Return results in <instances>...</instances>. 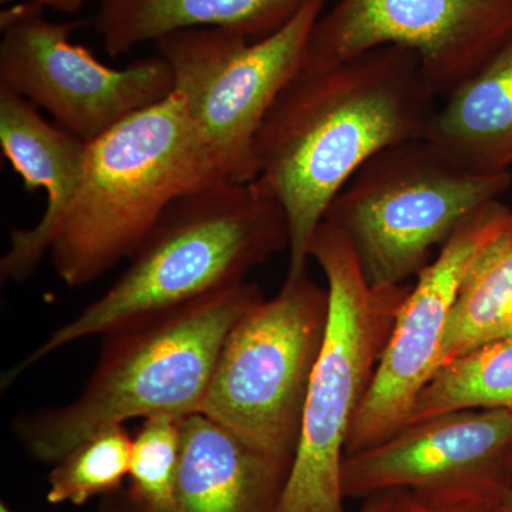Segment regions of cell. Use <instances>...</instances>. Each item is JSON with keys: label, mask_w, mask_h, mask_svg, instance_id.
I'll return each instance as SVG.
<instances>
[{"label": "cell", "mask_w": 512, "mask_h": 512, "mask_svg": "<svg viewBox=\"0 0 512 512\" xmlns=\"http://www.w3.org/2000/svg\"><path fill=\"white\" fill-rule=\"evenodd\" d=\"M419 56L382 46L286 84L255 138L256 180L284 208L286 278L306 274L309 247L330 202L366 161L429 137L439 107Z\"/></svg>", "instance_id": "1"}, {"label": "cell", "mask_w": 512, "mask_h": 512, "mask_svg": "<svg viewBox=\"0 0 512 512\" xmlns=\"http://www.w3.org/2000/svg\"><path fill=\"white\" fill-rule=\"evenodd\" d=\"M288 248L284 208L258 180L224 178L188 192L164 211L123 275L13 366L2 387L79 340L244 284L251 269Z\"/></svg>", "instance_id": "2"}, {"label": "cell", "mask_w": 512, "mask_h": 512, "mask_svg": "<svg viewBox=\"0 0 512 512\" xmlns=\"http://www.w3.org/2000/svg\"><path fill=\"white\" fill-rule=\"evenodd\" d=\"M262 298L244 282L111 330L73 402L16 420L20 443L35 460L56 464L107 427L200 412L229 330Z\"/></svg>", "instance_id": "3"}, {"label": "cell", "mask_w": 512, "mask_h": 512, "mask_svg": "<svg viewBox=\"0 0 512 512\" xmlns=\"http://www.w3.org/2000/svg\"><path fill=\"white\" fill-rule=\"evenodd\" d=\"M224 180L174 93L96 141L79 190L53 232L49 255L70 288L92 284L130 259L164 211Z\"/></svg>", "instance_id": "4"}, {"label": "cell", "mask_w": 512, "mask_h": 512, "mask_svg": "<svg viewBox=\"0 0 512 512\" xmlns=\"http://www.w3.org/2000/svg\"><path fill=\"white\" fill-rule=\"evenodd\" d=\"M309 258L325 275L329 318L276 512H346L342 468L350 430L412 286L372 288L348 241L325 221L313 235Z\"/></svg>", "instance_id": "5"}, {"label": "cell", "mask_w": 512, "mask_h": 512, "mask_svg": "<svg viewBox=\"0 0 512 512\" xmlns=\"http://www.w3.org/2000/svg\"><path fill=\"white\" fill-rule=\"evenodd\" d=\"M512 185V173L480 175L431 141H406L366 161L330 202L328 222L352 248L367 284L402 286L434 249Z\"/></svg>", "instance_id": "6"}, {"label": "cell", "mask_w": 512, "mask_h": 512, "mask_svg": "<svg viewBox=\"0 0 512 512\" xmlns=\"http://www.w3.org/2000/svg\"><path fill=\"white\" fill-rule=\"evenodd\" d=\"M328 318V289L306 274L286 278L229 330L198 413L292 464Z\"/></svg>", "instance_id": "7"}, {"label": "cell", "mask_w": 512, "mask_h": 512, "mask_svg": "<svg viewBox=\"0 0 512 512\" xmlns=\"http://www.w3.org/2000/svg\"><path fill=\"white\" fill-rule=\"evenodd\" d=\"M323 6L320 0L309 3L284 28L258 40L198 28L154 42L173 70V93L227 180H256V134L286 84L301 72Z\"/></svg>", "instance_id": "8"}, {"label": "cell", "mask_w": 512, "mask_h": 512, "mask_svg": "<svg viewBox=\"0 0 512 512\" xmlns=\"http://www.w3.org/2000/svg\"><path fill=\"white\" fill-rule=\"evenodd\" d=\"M80 23L53 22L36 3L0 13V87L47 111L57 126L93 143L137 111L174 92L160 55L113 69L72 42Z\"/></svg>", "instance_id": "9"}, {"label": "cell", "mask_w": 512, "mask_h": 512, "mask_svg": "<svg viewBox=\"0 0 512 512\" xmlns=\"http://www.w3.org/2000/svg\"><path fill=\"white\" fill-rule=\"evenodd\" d=\"M512 36V0H338L313 26L302 69H326L382 46L419 56L444 99Z\"/></svg>", "instance_id": "10"}, {"label": "cell", "mask_w": 512, "mask_h": 512, "mask_svg": "<svg viewBox=\"0 0 512 512\" xmlns=\"http://www.w3.org/2000/svg\"><path fill=\"white\" fill-rule=\"evenodd\" d=\"M511 215L503 202H488L417 275L350 430L346 456L383 443L409 423L417 396L439 369L448 320L468 269Z\"/></svg>", "instance_id": "11"}, {"label": "cell", "mask_w": 512, "mask_h": 512, "mask_svg": "<svg viewBox=\"0 0 512 512\" xmlns=\"http://www.w3.org/2000/svg\"><path fill=\"white\" fill-rule=\"evenodd\" d=\"M512 412L458 410L407 424L383 443L343 460L346 498L406 490L424 498L507 500Z\"/></svg>", "instance_id": "12"}, {"label": "cell", "mask_w": 512, "mask_h": 512, "mask_svg": "<svg viewBox=\"0 0 512 512\" xmlns=\"http://www.w3.org/2000/svg\"><path fill=\"white\" fill-rule=\"evenodd\" d=\"M89 143L50 123L35 104L0 87V148L25 190L42 188L46 210L32 228L13 229L10 248L0 261V278L25 282L49 254L53 232L72 204L82 181Z\"/></svg>", "instance_id": "13"}, {"label": "cell", "mask_w": 512, "mask_h": 512, "mask_svg": "<svg viewBox=\"0 0 512 512\" xmlns=\"http://www.w3.org/2000/svg\"><path fill=\"white\" fill-rule=\"evenodd\" d=\"M291 466L210 417L188 414L181 417L173 503L161 512H276ZM101 512L141 511L111 494Z\"/></svg>", "instance_id": "14"}, {"label": "cell", "mask_w": 512, "mask_h": 512, "mask_svg": "<svg viewBox=\"0 0 512 512\" xmlns=\"http://www.w3.org/2000/svg\"><path fill=\"white\" fill-rule=\"evenodd\" d=\"M312 2L318 0H101L94 28L104 50L119 57L184 29H221L262 39L284 28Z\"/></svg>", "instance_id": "15"}, {"label": "cell", "mask_w": 512, "mask_h": 512, "mask_svg": "<svg viewBox=\"0 0 512 512\" xmlns=\"http://www.w3.org/2000/svg\"><path fill=\"white\" fill-rule=\"evenodd\" d=\"M427 140L470 173H510L512 36L466 82L441 99Z\"/></svg>", "instance_id": "16"}, {"label": "cell", "mask_w": 512, "mask_h": 512, "mask_svg": "<svg viewBox=\"0 0 512 512\" xmlns=\"http://www.w3.org/2000/svg\"><path fill=\"white\" fill-rule=\"evenodd\" d=\"M508 338H512V215L468 269L448 320L439 369Z\"/></svg>", "instance_id": "17"}, {"label": "cell", "mask_w": 512, "mask_h": 512, "mask_svg": "<svg viewBox=\"0 0 512 512\" xmlns=\"http://www.w3.org/2000/svg\"><path fill=\"white\" fill-rule=\"evenodd\" d=\"M477 409L512 412V338L481 346L441 366L417 396L409 423Z\"/></svg>", "instance_id": "18"}, {"label": "cell", "mask_w": 512, "mask_h": 512, "mask_svg": "<svg viewBox=\"0 0 512 512\" xmlns=\"http://www.w3.org/2000/svg\"><path fill=\"white\" fill-rule=\"evenodd\" d=\"M131 451L133 436L124 424L87 437L55 464L49 474L47 503L83 505L117 493L130 474Z\"/></svg>", "instance_id": "19"}, {"label": "cell", "mask_w": 512, "mask_h": 512, "mask_svg": "<svg viewBox=\"0 0 512 512\" xmlns=\"http://www.w3.org/2000/svg\"><path fill=\"white\" fill-rule=\"evenodd\" d=\"M180 456L181 417L157 414L143 419L133 437L130 485L114 495L137 511L167 510L173 503Z\"/></svg>", "instance_id": "20"}, {"label": "cell", "mask_w": 512, "mask_h": 512, "mask_svg": "<svg viewBox=\"0 0 512 512\" xmlns=\"http://www.w3.org/2000/svg\"><path fill=\"white\" fill-rule=\"evenodd\" d=\"M407 512H508L505 500L487 497L424 498L410 494Z\"/></svg>", "instance_id": "21"}, {"label": "cell", "mask_w": 512, "mask_h": 512, "mask_svg": "<svg viewBox=\"0 0 512 512\" xmlns=\"http://www.w3.org/2000/svg\"><path fill=\"white\" fill-rule=\"evenodd\" d=\"M410 493L406 490H389L369 495L360 512H407Z\"/></svg>", "instance_id": "22"}, {"label": "cell", "mask_w": 512, "mask_h": 512, "mask_svg": "<svg viewBox=\"0 0 512 512\" xmlns=\"http://www.w3.org/2000/svg\"><path fill=\"white\" fill-rule=\"evenodd\" d=\"M0 2L36 3V5L43 6V8H50L56 10V12L72 15V13H76L77 10H80L87 0H0Z\"/></svg>", "instance_id": "23"}, {"label": "cell", "mask_w": 512, "mask_h": 512, "mask_svg": "<svg viewBox=\"0 0 512 512\" xmlns=\"http://www.w3.org/2000/svg\"><path fill=\"white\" fill-rule=\"evenodd\" d=\"M505 505H507V511L512 512V473L510 487H508L507 500H505Z\"/></svg>", "instance_id": "24"}, {"label": "cell", "mask_w": 512, "mask_h": 512, "mask_svg": "<svg viewBox=\"0 0 512 512\" xmlns=\"http://www.w3.org/2000/svg\"><path fill=\"white\" fill-rule=\"evenodd\" d=\"M0 512H13L6 503L0 504Z\"/></svg>", "instance_id": "25"}]
</instances>
